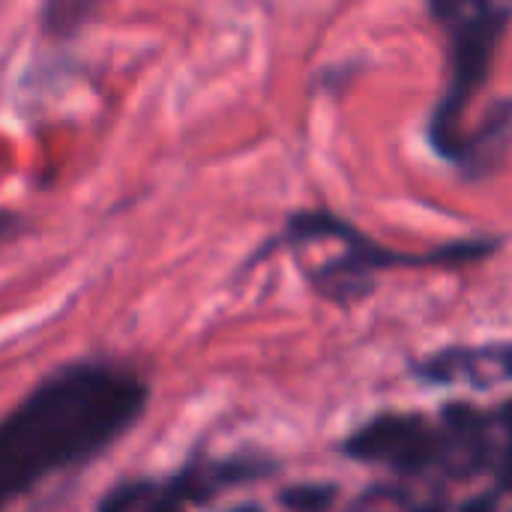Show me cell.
Instances as JSON below:
<instances>
[{
	"mask_svg": "<svg viewBox=\"0 0 512 512\" xmlns=\"http://www.w3.org/2000/svg\"><path fill=\"white\" fill-rule=\"evenodd\" d=\"M495 435H510L507 402L495 411L447 402L438 420L417 411H381L339 444V456L408 480H474L495 471V486L510 489V438L495 444Z\"/></svg>",
	"mask_w": 512,
	"mask_h": 512,
	"instance_id": "2",
	"label": "cell"
},
{
	"mask_svg": "<svg viewBox=\"0 0 512 512\" xmlns=\"http://www.w3.org/2000/svg\"><path fill=\"white\" fill-rule=\"evenodd\" d=\"M327 237L342 240L345 252L330 258L327 264L309 270L306 279L324 300H330L333 306H342V309L360 303L372 291L375 276L384 270H396V267H414V270L417 267H465V264H477V261L495 255L504 246V237H462V240H450L444 246H435L429 252H399V249H387L378 240L366 237L345 216L324 210V207H315V210L291 213L285 219L282 231L276 237H270L243 264V270L261 264L273 252L297 249V246L327 240Z\"/></svg>",
	"mask_w": 512,
	"mask_h": 512,
	"instance_id": "3",
	"label": "cell"
},
{
	"mask_svg": "<svg viewBox=\"0 0 512 512\" xmlns=\"http://www.w3.org/2000/svg\"><path fill=\"white\" fill-rule=\"evenodd\" d=\"M504 495H507V489L492 486V489H486V492H480V495L468 498L459 512H501V501H504Z\"/></svg>",
	"mask_w": 512,
	"mask_h": 512,
	"instance_id": "9",
	"label": "cell"
},
{
	"mask_svg": "<svg viewBox=\"0 0 512 512\" xmlns=\"http://www.w3.org/2000/svg\"><path fill=\"white\" fill-rule=\"evenodd\" d=\"M99 512H186V498L171 480L156 483L147 477L117 483L102 501Z\"/></svg>",
	"mask_w": 512,
	"mask_h": 512,
	"instance_id": "7",
	"label": "cell"
},
{
	"mask_svg": "<svg viewBox=\"0 0 512 512\" xmlns=\"http://www.w3.org/2000/svg\"><path fill=\"white\" fill-rule=\"evenodd\" d=\"M225 512H264L258 504H240V507H231V510Z\"/></svg>",
	"mask_w": 512,
	"mask_h": 512,
	"instance_id": "11",
	"label": "cell"
},
{
	"mask_svg": "<svg viewBox=\"0 0 512 512\" xmlns=\"http://www.w3.org/2000/svg\"><path fill=\"white\" fill-rule=\"evenodd\" d=\"M429 12L447 33V81L429 114L426 135L432 150L456 165L468 135L462 129L465 114L492 78L512 9L507 3L435 0L429 3Z\"/></svg>",
	"mask_w": 512,
	"mask_h": 512,
	"instance_id": "4",
	"label": "cell"
},
{
	"mask_svg": "<svg viewBox=\"0 0 512 512\" xmlns=\"http://www.w3.org/2000/svg\"><path fill=\"white\" fill-rule=\"evenodd\" d=\"M339 498L336 483H297L282 489L279 504L288 512H330Z\"/></svg>",
	"mask_w": 512,
	"mask_h": 512,
	"instance_id": "8",
	"label": "cell"
},
{
	"mask_svg": "<svg viewBox=\"0 0 512 512\" xmlns=\"http://www.w3.org/2000/svg\"><path fill=\"white\" fill-rule=\"evenodd\" d=\"M510 99L498 96L489 105L486 120L477 129H468L465 144H462V156L456 162V168L468 177V180H486L489 174H495L504 162H507V150H510Z\"/></svg>",
	"mask_w": 512,
	"mask_h": 512,
	"instance_id": "6",
	"label": "cell"
},
{
	"mask_svg": "<svg viewBox=\"0 0 512 512\" xmlns=\"http://www.w3.org/2000/svg\"><path fill=\"white\" fill-rule=\"evenodd\" d=\"M411 375L426 387H450L468 381L474 387H489L492 381L510 378V345H480V348H444L417 363H411Z\"/></svg>",
	"mask_w": 512,
	"mask_h": 512,
	"instance_id": "5",
	"label": "cell"
},
{
	"mask_svg": "<svg viewBox=\"0 0 512 512\" xmlns=\"http://www.w3.org/2000/svg\"><path fill=\"white\" fill-rule=\"evenodd\" d=\"M411 512H447V507H444V501H429V504H423V507Z\"/></svg>",
	"mask_w": 512,
	"mask_h": 512,
	"instance_id": "10",
	"label": "cell"
},
{
	"mask_svg": "<svg viewBox=\"0 0 512 512\" xmlns=\"http://www.w3.org/2000/svg\"><path fill=\"white\" fill-rule=\"evenodd\" d=\"M150 384L111 357H84L48 372L0 417V512L48 477L84 468L123 441L147 414Z\"/></svg>",
	"mask_w": 512,
	"mask_h": 512,
	"instance_id": "1",
	"label": "cell"
}]
</instances>
